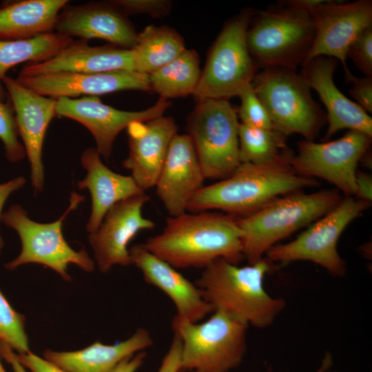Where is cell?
Here are the masks:
<instances>
[{
	"mask_svg": "<svg viewBox=\"0 0 372 372\" xmlns=\"http://www.w3.org/2000/svg\"><path fill=\"white\" fill-rule=\"evenodd\" d=\"M144 247L176 269H204L224 258L238 265L245 257L237 217L226 213H185L169 217L163 231Z\"/></svg>",
	"mask_w": 372,
	"mask_h": 372,
	"instance_id": "obj_1",
	"label": "cell"
},
{
	"mask_svg": "<svg viewBox=\"0 0 372 372\" xmlns=\"http://www.w3.org/2000/svg\"><path fill=\"white\" fill-rule=\"evenodd\" d=\"M294 153L288 147L274 159L260 164L240 163L227 178L204 186L189 200L187 211L219 209L238 218L247 216L276 198L318 186L314 178L293 169Z\"/></svg>",
	"mask_w": 372,
	"mask_h": 372,
	"instance_id": "obj_2",
	"label": "cell"
},
{
	"mask_svg": "<svg viewBox=\"0 0 372 372\" xmlns=\"http://www.w3.org/2000/svg\"><path fill=\"white\" fill-rule=\"evenodd\" d=\"M262 258L239 267L218 258L203 269L194 283L213 311L225 313L258 328L271 325L285 306L281 298L269 296L263 286L271 263Z\"/></svg>",
	"mask_w": 372,
	"mask_h": 372,
	"instance_id": "obj_3",
	"label": "cell"
},
{
	"mask_svg": "<svg viewBox=\"0 0 372 372\" xmlns=\"http://www.w3.org/2000/svg\"><path fill=\"white\" fill-rule=\"evenodd\" d=\"M342 198L338 189L297 192L276 198L247 216L237 217L245 258L249 264L260 260L276 242L327 214Z\"/></svg>",
	"mask_w": 372,
	"mask_h": 372,
	"instance_id": "obj_4",
	"label": "cell"
},
{
	"mask_svg": "<svg viewBox=\"0 0 372 372\" xmlns=\"http://www.w3.org/2000/svg\"><path fill=\"white\" fill-rule=\"evenodd\" d=\"M314 32L309 14L277 1L276 6L254 11L247 30V44L258 70H296L307 58Z\"/></svg>",
	"mask_w": 372,
	"mask_h": 372,
	"instance_id": "obj_5",
	"label": "cell"
},
{
	"mask_svg": "<svg viewBox=\"0 0 372 372\" xmlns=\"http://www.w3.org/2000/svg\"><path fill=\"white\" fill-rule=\"evenodd\" d=\"M202 322L174 316V333L181 342L179 372H229L246 351L248 325L219 311Z\"/></svg>",
	"mask_w": 372,
	"mask_h": 372,
	"instance_id": "obj_6",
	"label": "cell"
},
{
	"mask_svg": "<svg viewBox=\"0 0 372 372\" xmlns=\"http://www.w3.org/2000/svg\"><path fill=\"white\" fill-rule=\"evenodd\" d=\"M251 86L267 110L275 129L288 136L300 134L313 141L327 123V115L313 99L311 88L296 70H260Z\"/></svg>",
	"mask_w": 372,
	"mask_h": 372,
	"instance_id": "obj_7",
	"label": "cell"
},
{
	"mask_svg": "<svg viewBox=\"0 0 372 372\" xmlns=\"http://www.w3.org/2000/svg\"><path fill=\"white\" fill-rule=\"evenodd\" d=\"M84 200L83 196L73 192L70 205L56 220L40 223L31 220L27 211L19 205H12L1 216L5 225L14 229L21 241V251L12 260L5 264L8 270L23 265H43L58 273L65 280L70 281L68 272L70 264L91 272L94 262L85 249L75 251L65 240L62 225L66 216Z\"/></svg>",
	"mask_w": 372,
	"mask_h": 372,
	"instance_id": "obj_8",
	"label": "cell"
},
{
	"mask_svg": "<svg viewBox=\"0 0 372 372\" xmlns=\"http://www.w3.org/2000/svg\"><path fill=\"white\" fill-rule=\"evenodd\" d=\"M238 112L229 99H205L187 119V131L205 179L223 180L240 164Z\"/></svg>",
	"mask_w": 372,
	"mask_h": 372,
	"instance_id": "obj_9",
	"label": "cell"
},
{
	"mask_svg": "<svg viewBox=\"0 0 372 372\" xmlns=\"http://www.w3.org/2000/svg\"><path fill=\"white\" fill-rule=\"evenodd\" d=\"M254 10H245L230 19L214 41L197 87L198 101L229 99L251 84L258 68L247 44V30Z\"/></svg>",
	"mask_w": 372,
	"mask_h": 372,
	"instance_id": "obj_10",
	"label": "cell"
},
{
	"mask_svg": "<svg viewBox=\"0 0 372 372\" xmlns=\"http://www.w3.org/2000/svg\"><path fill=\"white\" fill-rule=\"evenodd\" d=\"M369 203L354 196L343 197L337 206L296 239L270 248L266 253L267 258L282 264L311 261L333 276H343L347 267L337 249L339 238L344 229L369 207Z\"/></svg>",
	"mask_w": 372,
	"mask_h": 372,
	"instance_id": "obj_11",
	"label": "cell"
},
{
	"mask_svg": "<svg viewBox=\"0 0 372 372\" xmlns=\"http://www.w3.org/2000/svg\"><path fill=\"white\" fill-rule=\"evenodd\" d=\"M371 143V136L355 130L333 141L318 143L304 139L298 142L291 164L298 174L325 180L345 196H355L357 167Z\"/></svg>",
	"mask_w": 372,
	"mask_h": 372,
	"instance_id": "obj_12",
	"label": "cell"
},
{
	"mask_svg": "<svg viewBox=\"0 0 372 372\" xmlns=\"http://www.w3.org/2000/svg\"><path fill=\"white\" fill-rule=\"evenodd\" d=\"M309 14L315 32L312 45L302 65L318 56H329L342 63L345 75L351 74L346 62L347 51L354 39L372 25V1L342 3L327 0Z\"/></svg>",
	"mask_w": 372,
	"mask_h": 372,
	"instance_id": "obj_13",
	"label": "cell"
},
{
	"mask_svg": "<svg viewBox=\"0 0 372 372\" xmlns=\"http://www.w3.org/2000/svg\"><path fill=\"white\" fill-rule=\"evenodd\" d=\"M168 100L160 98L152 107L141 111H125L103 103L98 96L76 99L60 98L56 101V115L74 120L92 134L96 149L108 160L118 134L133 122H145L163 116L169 106Z\"/></svg>",
	"mask_w": 372,
	"mask_h": 372,
	"instance_id": "obj_14",
	"label": "cell"
},
{
	"mask_svg": "<svg viewBox=\"0 0 372 372\" xmlns=\"http://www.w3.org/2000/svg\"><path fill=\"white\" fill-rule=\"evenodd\" d=\"M149 200L145 192L117 203L106 213L99 229L89 234L88 240L100 271L107 273L115 265H132L130 242L140 231L156 225L142 213Z\"/></svg>",
	"mask_w": 372,
	"mask_h": 372,
	"instance_id": "obj_15",
	"label": "cell"
},
{
	"mask_svg": "<svg viewBox=\"0 0 372 372\" xmlns=\"http://www.w3.org/2000/svg\"><path fill=\"white\" fill-rule=\"evenodd\" d=\"M2 82L12 102L19 135L30 163L32 185L36 193L41 192L44 184L43 145L48 127L56 116V100L36 93L8 75Z\"/></svg>",
	"mask_w": 372,
	"mask_h": 372,
	"instance_id": "obj_16",
	"label": "cell"
},
{
	"mask_svg": "<svg viewBox=\"0 0 372 372\" xmlns=\"http://www.w3.org/2000/svg\"><path fill=\"white\" fill-rule=\"evenodd\" d=\"M16 79L36 93L56 100L98 96L123 90H151L149 74L135 70L99 73L57 72L17 76Z\"/></svg>",
	"mask_w": 372,
	"mask_h": 372,
	"instance_id": "obj_17",
	"label": "cell"
},
{
	"mask_svg": "<svg viewBox=\"0 0 372 372\" xmlns=\"http://www.w3.org/2000/svg\"><path fill=\"white\" fill-rule=\"evenodd\" d=\"M55 31L71 38L101 39L128 50L137 43L138 34L132 23L110 1L67 4L59 14Z\"/></svg>",
	"mask_w": 372,
	"mask_h": 372,
	"instance_id": "obj_18",
	"label": "cell"
},
{
	"mask_svg": "<svg viewBox=\"0 0 372 372\" xmlns=\"http://www.w3.org/2000/svg\"><path fill=\"white\" fill-rule=\"evenodd\" d=\"M129 152L122 164L144 191L155 187L178 126L169 116L132 123L127 127Z\"/></svg>",
	"mask_w": 372,
	"mask_h": 372,
	"instance_id": "obj_19",
	"label": "cell"
},
{
	"mask_svg": "<svg viewBox=\"0 0 372 372\" xmlns=\"http://www.w3.org/2000/svg\"><path fill=\"white\" fill-rule=\"evenodd\" d=\"M205 180L189 137L176 134L155 185L157 196L170 217L187 212L189 200L204 187Z\"/></svg>",
	"mask_w": 372,
	"mask_h": 372,
	"instance_id": "obj_20",
	"label": "cell"
},
{
	"mask_svg": "<svg viewBox=\"0 0 372 372\" xmlns=\"http://www.w3.org/2000/svg\"><path fill=\"white\" fill-rule=\"evenodd\" d=\"M338 60L320 56L302 65L300 74L318 93L327 109V131L324 140L344 129L355 130L372 137V118L356 103L344 96L335 85L333 74Z\"/></svg>",
	"mask_w": 372,
	"mask_h": 372,
	"instance_id": "obj_21",
	"label": "cell"
},
{
	"mask_svg": "<svg viewBox=\"0 0 372 372\" xmlns=\"http://www.w3.org/2000/svg\"><path fill=\"white\" fill-rule=\"evenodd\" d=\"M129 253L131 264L141 271L145 281L170 298L176 310L175 316L198 322L213 312L194 282L152 254L143 244L133 245Z\"/></svg>",
	"mask_w": 372,
	"mask_h": 372,
	"instance_id": "obj_22",
	"label": "cell"
},
{
	"mask_svg": "<svg viewBox=\"0 0 372 372\" xmlns=\"http://www.w3.org/2000/svg\"><path fill=\"white\" fill-rule=\"evenodd\" d=\"M134 70L132 50L111 44L90 46L87 40L74 41L52 57L26 63L18 76L57 72L99 73Z\"/></svg>",
	"mask_w": 372,
	"mask_h": 372,
	"instance_id": "obj_23",
	"label": "cell"
},
{
	"mask_svg": "<svg viewBox=\"0 0 372 372\" xmlns=\"http://www.w3.org/2000/svg\"><path fill=\"white\" fill-rule=\"evenodd\" d=\"M81 163L87 175L78 181L77 186L79 189H88L91 195V214L86 225L87 231L91 234L99 229L112 206L145 191L131 176L115 173L105 165L96 148L86 149L81 155Z\"/></svg>",
	"mask_w": 372,
	"mask_h": 372,
	"instance_id": "obj_24",
	"label": "cell"
},
{
	"mask_svg": "<svg viewBox=\"0 0 372 372\" xmlns=\"http://www.w3.org/2000/svg\"><path fill=\"white\" fill-rule=\"evenodd\" d=\"M149 331L139 328L127 339L114 344L95 342L74 351L46 349L45 359L66 372H110L121 360L153 345Z\"/></svg>",
	"mask_w": 372,
	"mask_h": 372,
	"instance_id": "obj_25",
	"label": "cell"
},
{
	"mask_svg": "<svg viewBox=\"0 0 372 372\" xmlns=\"http://www.w3.org/2000/svg\"><path fill=\"white\" fill-rule=\"evenodd\" d=\"M68 0L12 1L0 6V40L19 41L53 32Z\"/></svg>",
	"mask_w": 372,
	"mask_h": 372,
	"instance_id": "obj_26",
	"label": "cell"
},
{
	"mask_svg": "<svg viewBox=\"0 0 372 372\" xmlns=\"http://www.w3.org/2000/svg\"><path fill=\"white\" fill-rule=\"evenodd\" d=\"M186 49L183 37L166 25L147 26L132 49L135 71L149 74L178 57Z\"/></svg>",
	"mask_w": 372,
	"mask_h": 372,
	"instance_id": "obj_27",
	"label": "cell"
},
{
	"mask_svg": "<svg viewBox=\"0 0 372 372\" xmlns=\"http://www.w3.org/2000/svg\"><path fill=\"white\" fill-rule=\"evenodd\" d=\"M72 41V38L56 32L25 40H0V102H6L8 99L2 81L10 69L25 62L47 60L58 54Z\"/></svg>",
	"mask_w": 372,
	"mask_h": 372,
	"instance_id": "obj_28",
	"label": "cell"
},
{
	"mask_svg": "<svg viewBox=\"0 0 372 372\" xmlns=\"http://www.w3.org/2000/svg\"><path fill=\"white\" fill-rule=\"evenodd\" d=\"M200 74L198 52L185 49L175 59L149 74L151 90L167 100L193 94Z\"/></svg>",
	"mask_w": 372,
	"mask_h": 372,
	"instance_id": "obj_29",
	"label": "cell"
},
{
	"mask_svg": "<svg viewBox=\"0 0 372 372\" xmlns=\"http://www.w3.org/2000/svg\"><path fill=\"white\" fill-rule=\"evenodd\" d=\"M238 138L240 163H264L287 148V136L276 130L254 128L240 123Z\"/></svg>",
	"mask_w": 372,
	"mask_h": 372,
	"instance_id": "obj_30",
	"label": "cell"
},
{
	"mask_svg": "<svg viewBox=\"0 0 372 372\" xmlns=\"http://www.w3.org/2000/svg\"><path fill=\"white\" fill-rule=\"evenodd\" d=\"M0 341L19 354L30 351L25 317L16 311L0 291Z\"/></svg>",
	"mask_w": 372,
	"mask_h": 372,
	"instance_id": "obj_31",
	"label": "cell"
},
{
	"mask_svg": "<svg viewBox=\"0 0 372 372\" xmlns=\"http://www.w3.org/2000/svg\"><path fill=\"white\" fill-rule=\"evenodd\" d=\"M19 132L10 99L0 102V139L8 161L16 163L26 156L25 148L18 138Z\"/></svg>",
	"mask_w": 372,
	"mask_h": 372,
	"instance_id": "obj_32",
	"label": "cell"
},
{
	"mask_svg": "<svg viewBox=\"0 0 372 372\" xmlns=\"http://www.w3.org/2000/svg\"><path fill=\"white\" fill-rule=\"evenodd\" d=\"M240 105L237 110L242 124L248 127L276 130L271 117L256 94L251 84L246 86L238 95Z\"/></svg>",
	"mask_w": 372,
	"mask_h": 372,
	"instance_id": "obj_33",
	"label": "cell"
},
{
	"mask_svg": "<svg viewBox=\"0 0 372 372\" xmlns=\"http://www.w3.org/2000/svg\"><path fill=\"white\" fill-rule=\"evenodd\" d=\"M346 56L365 75L372 76V25L363 30L349 45Z\"/></svg>",
	"mask_w": 372,
	"mask_h": 372,
	"instance_id": "obj_34",
	"label": "cell"
},
{
	"mask_svg": "<svg viewBox=\"0 0 372 372\" xmlns=\"http://www.w3.org/2000/svg\"><path fill=\"white\" fill-rule=\"evenodd\" d=\"M110 2L123 14H146L152 17H163L172 8V2L167 0H114Z\"/></svg>",
	"mask_w": 372,
	"mask_h": 372,
	"instance_id": "obj_35",
	"label": "cell"
},
{
	"mask_svg": "<svg viewBox=\"0 0 372 372\" xmlns=\"http://www.w3.org/2000/svg\"><path fill=\"white\" fill-rule=\"evenodd\" d=\"M346 80L351 83L352 85L349 90L351 96L355 100V103L368 114L372 113V76L359 78L351 73L345 75Z\"/></svg>",
	"mask_w": 372,
	"mask_h": 372,
	"instance_id": "obj_36",
	"label": "cell"
},
{
	"mask_svg": "<svg viewBox=\"0 0 372 372\" xmlns=\"http://www.w3.org/2000/svg\"><path fill=\"white\" fill-rule=\"evenodd\" d=\"M17 360L24 367L32 372H66L54 363L28 351L25 353H16Z\"/></svg>",
	"mask_w": 372,
	"mask_h": 372,
	"instance_id": "obj_37",
	"label": "cell"
},
{
	"mask_svg": "<svg viewBox=\"0 0 372 372\" xmlns=\"http://www.w3.org/2000/svg\"><path fill=\"white\" fill-rule=\"evenodd\" d=\"M181 342L174 333L169 347L164 355L158 372H179L180 367Z\"/></svg>",
	"mask_w": 372,
	"mask_h": 372,
	"instance_id": "obj_38",
	"label": "cell"
},
{
	"mask_svg": "<svg viewBox=\"0 0 372 372\" xmlns=\"http://www.w3.org/2000/svg\"><path fill=\"white\" fill-rule=\"evenodd\" d=\"M26 183L23 176H17L7 182L0 183V220H1L2 209L8 197L14 192L22 188ZM4 246L0 234V254Z\"/></svg>",
	"mask_w": 372,
	"mask_h": 372,
	"instance_id": "obj_39",
	"label": "cell"
},
{
	"mask_svg": "<svg viewBox=\"0 0 372 372\" xmlns=\"http://www.w3.org/2000/svg\"><path fill=\"white\" fill-rule=\"evenodd\" d=\"M356 192L354 197L371 203L372 200V178L369 174L357 171L355 176Z\"/></svg>",
	"mask_w": 372,
	"mask_h": 372,
	"instance_id": "obj_40",
	"label": "cell"
},
{
	"mask_svg": "<svg viewBox=\"0 0 372 372\" xmlns=\"http://www.w3.org/2000/svg\"><path fill=\"white\" fill-rule=\"evenodd\" d=\"M146 353L138 352L121 360L110 372H136L143 364Z\"/></svg>",
	"mask_w": 372,
	"mask_h": 372,
	"instance_id": "obj_41",
	"label": "cell"
},
{
	"mask_svg": "<svg viewBox=\"0 0 372 372\" xmlns=\"http://www.w3.org/2000/svg\"><path fill=\"white\" fill-rule=\"evenodd\" d=\"M0 355L1 358L11 365L14 372H27L25 368L17 360L16 353L13 349L2 341H0Z\"/></svg>",
	"mask_w": 372,
	"mask_h": 372,
	"instance_id": "obj_42",
	"label": "cell"
},
{
	"mask_svg": "<svg viewBox=\"0 0 372 372\" xmlns=\"http://www.w3.org/2000/svg\"><path fill=\"white\" fill-rule=\"evenodd\" d=\"M1 355H0V372H6V371L4 370L3 367V365L1 364Z\"/></svg>",
	"mask_w": 372,
	"mask_h": 372,
	"instance_id": "obj_43",
	"label": "cell"
},
{
	"mask_svg": "<svg viewBox=\"0 0 372 372\" xmlns=\"http://www.w3.org/2000/svg\"><path fill=\"white\" fill-rule=\"evenodd\" d=\"M320 372H322V371H320Z\"/></svg>",
	"mask_w": 372,
	"mask_h": 372,
	"instance_id": "obj_44",
	"label": "cell"
}]
</instances>
